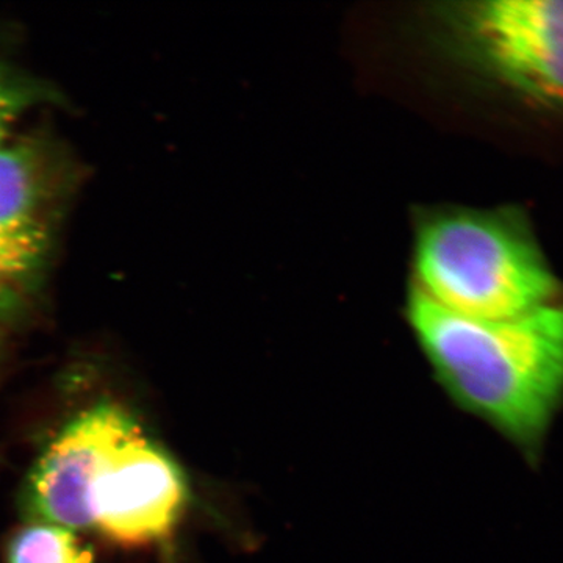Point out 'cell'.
Wrapping results in <instances>:
<instances>
[{
	"label": "cell",
	"instance_id": "6da1fadb",
	"mask_svg": "<svg viewBox=\"0 0 563 563\" xmlns=\"http://www.w3.org/2000/svg\"><path fill=\"white\" fill-rule=\"evenodd\" d=\"M407 318L455 401L536 450L563 401V306L479 320L450 312L412 287Z\"/></svg>",
	"mask_w": 563,
	"mask_h": 563
},
{
	"label": "cell",
	"instance_id": "ba28073f",
	"mask_svg": "<svg viewBox=\"0 0 563 563\" xmlns=\"http://www.w3.org/2000/svg\"><path fill=\"white\" fill-rule=\"evenodd\" d=\"M36 101L35 88L0 68V144L10 139L11 128Z\"/></svg>",
	"mask_w": 563,
	"mask_h": 563
},
{
	"label": "cell",
	"instance_id": "3957f363",
	"mask_svg": "<svg viewBox=\"0 0 563 563\" xmlns=\"http://www.w3.org/2000/svg\"><path fill=\"white\" fill-rule=\"evenodd\" d=\"M455 18L485 73L529 101L563 107V0H487Z\"/></svg>",
	"mask_w": 563,
	"mask_h": 563
},
{
	"label": "cell",
	"instance_id": "5b68a950",
	"mask_svg": "<svg viewBox=\"0 0 563 563\" xmlns=\"http://www.w3.org/2000/svg\"><path fill=\"white\" fill-rule=\"evenodd\" d=\"M136 429L114 404H99L74 418L33 468L29 507L41 520L69 531L91 528L95 485L111 454Z\"/></svg>",
	"mask_w": 563,
	"mask_h": 563
},
{
	"label": "cell",
	"instance_id": "9c48e42d",
	"mask_svg": "<svg viewBox=\"0 0 563 563\" xmlns=\"http://www.w3.org/2000/svg\"><path fill=\"white\" fill-rule=\"evenodd\" d=\"M16 272H14L11 263L0 254V307L5 306L9 301L14 285L20 282Z\"/></svg>",
	"mask_w": 563,
	"mask_h": 563
},
{
	"label": "cell",
	"instance_id": "8992f818",
	"mask_svg": "<svg viewBox=\"0 0 563 563\" xmlns=\"http://www.w3.org/2000/svg\"><path fill=\"white\" fill-rule=\"evenodd\" d=\"M46 163L31 140L0 144V251L29 274L38 268L49 243L43 217L49 185Z\"/></svg>",
	"mask_w": 563,
	"mask_h": 563
},
{
	"label": "cell",
	"instance_id": "277c9868",
	"mask_svg": "<svg viewBox=\"0 0 563 563\" xmlns=\"http://www.w3.org/2000/svg\"><path fill=\"white\" fill-rule=\"evenodd\" d=\"M187 499L179 466L139 428L103 466L91 496L92 526L122 547H147L172 536Z\"/></svg>",
	"mask_w": 563,
	"mask_h": 563
},
{
	"label": "cell",
	"instance_id": "52a82bcc",
	"mask_svg": "<svg viewBox=\"0 0 563 563\" xmlns=\"http://www.w3.org/2000/svg\"><path fill=\"white\" fill-rule=\"evenodd\" d=\"M9 563H95L90 548L69 529L35 525L21 529L11 540Z\"/></svg>",
	"mask_w": 563,
	"mask_h": 563
},
{
	"label": "cell",
	"instance_id": "7a4b0ae2",
	"mask_svg": "<svg viewBox=\"0 0 563 563\" xmlns=\"http://www.w3.org/2000/svg\"><path fill=\"white\" fill-rule=\"evenodd\" d=\"M437 306L479 320H509L553 303L558 280L512 211L424 214L413 244V285Z\"/></svg>",
	"mask_w": 563,
	"mask_h": 563
}]
</instances>
